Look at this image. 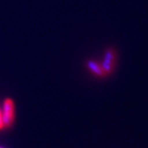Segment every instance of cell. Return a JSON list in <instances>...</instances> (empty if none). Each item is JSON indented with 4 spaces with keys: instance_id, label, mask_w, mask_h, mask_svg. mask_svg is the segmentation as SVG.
I'll use <instances>...</instances> for the list:
<instances>
[{
    "instance_id": "1",
    "label": "cell",
    "mask_w": 148,
    "mask_h": 148,
    "mask_svg": "<svg viewBox=\"0 0 148 148\" xmlns=\"http://www.w3.org/2000/svg\"><path fill=\"white\" fill-rule=\"evenodd\" d=\"M4 112L2 114L3 127H10L14 122V104L11 98H6L3 104Z\"/></svg>"
},
{
    "instance_id": "2",
    "label": "cell",
    "mask_w": 148,
    "mask_h": 148,
    "mask_svg": "<svg viewBox=\"0 0 148 148\" xmlns=\"http://www.w3.org/2000/svg\"><path fill=\"white\" fill-rule=\"evenodd\" d=\"M114 64H115V53L112 49H109L106 52L104 60L101 63L103 69H104V71L107 75L112 72V70L114 69Z\"/></svg>"
},
{
    "instance_id": "3",
    "label": "cell",
    "mask_w": 148,
    "mask_h": 148,
    "mask_svg": "<svg viewBox=\"0 0 148 148\" xmlns=\"http://www.w3.org/2000/svg\"><path fill=\"white\" fill-rule=\"evenodd\" d=\"M87 66H88V69H90L94 75L99 76V77L107 76V74L105 73L104 69H103L101 64H98L97 62H94V61H88Z\"/></svg>"
},
{
    "instance_id": "4",
    "label": "cell",
    "mask_w": 148,
    "mask_h": 148,
    "mask_svg": "<svg viewBox=\"0 0 148 148\" xmlns=\"http://www.w3.org/2000/svg\"><path fill=\"white\" fill-rule=\"evenodd\" d=\"M3 128V121H2V112L0 111V129Z\"/></svg>"
}]
</instances>
